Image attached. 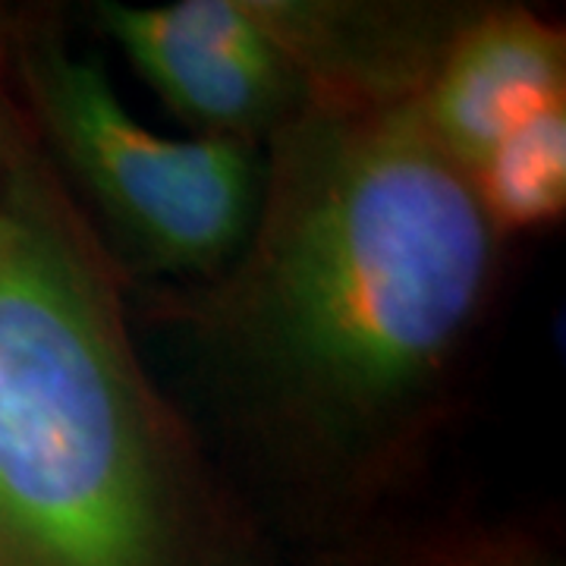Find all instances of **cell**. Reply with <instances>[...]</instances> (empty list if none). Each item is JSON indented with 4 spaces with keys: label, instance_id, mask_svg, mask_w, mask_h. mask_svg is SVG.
<instances>
[{
    "label": "cell",
    "instance_id": "cell-1",
    "mask_svg": "<svg viewBox=\"0 0 566 566\" xmlns=\"http://www.w3.org/2000/svg\"><path fill=\"white\" fill-rule=\"evenodd\" d=\"M494 255L469 170L419 98L305 107L281 136L245 274L262 353L327 412L375 416L463 337Z\"/></svg>",
    "mask_w": 566,
    "mask_h": 566
},
{
    "label": "cell",
    "instance_id": "cell-2",
    "mask_svg": "<svg viewBox=\"0 0 566 566\" xmlns=\"http://www.w3.org/2000/svg\"><path fill=\"white\" fill-rule=\"evenodd\" d=\"M167 504L102 281L17 189L0 205V566H164Z\"/></svg>",
    "mask_w": 566,
    "mask_h": 566
},
{
    "label": "cell",
    "instance_id": "cell-3",
    "mask_svg": "<svg viewBox=\"0 0 566 566\" xmlns=\"http://www.w3.org/2000/svg\"><path fill=\"white\" fill-rule=\"evenodd\" d=\"M25 80L66 164L145 255L208 268L243 243L259 202L245 142L164 139L123 107L98 63L51 41L29 51Z\"/></svg>",
    "mask_w": 566,
    "mask_h": 566
},
{
    "label": "cell",
    "instance_id": "cell-4",
    "mask_svg": "<svg viewBox=\"0 0 566 566\" xmlns=\"http://www.w3.org/2000/svg\"><path fill=\"white\" fill-rule=\"evenodd\" d=\"M102 22L145 82L211 139H252L305 98L262 3L102 7Z\"/></svg>",
    "mask_w": 566,
    "mask_h": 566
},
{
    "label": "cell",
    "instance_id": "cell-5",
    "mask_svg": "<svg viewBox=\"0 0 566 566\" xmlns=\"http://www.w3.org/2000/svg\"><path fill=\"white\" fill-rule=\"evenodd\" d=\"M566 44L532 13H491L447 44L419 107L434 139L469 170L528 117L564 104Z\"/></svg>",
    "mask_w": 566,
    "mask_h": 566
},
{
    "label": "cell",
    "instance_id": "cell-6",
    "mask_svg": "<svg viewBox=\"0 0 566 566\" xmlns=\"http://www.w3.org/2000/svg\"><path fill=\"white\" fill-rule=\"evenodd\" d=\"M472 186L494 233L528 230L566 208V111L547 107L510 129L472 170Z\"/></svg>",
    "mask_w": 566,
    "mask_h": 566
}]
</instances>
